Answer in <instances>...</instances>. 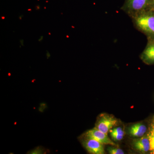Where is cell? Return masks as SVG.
Segmentation results:
<instances>
[{
  "label": "cell",
  "instance_id": "obj_1",
  "mask_svg": "<svg viewBox=\"0 0 154 154\" xmlns=\"http://www.w3.org/2000/svg\"><path fill=\"white\" fill-rule=\"evenodd\" d=\"M134 27L146 36L154 40V10L148 8L131 17Z\"/></svg>",
  "mask_w": 154,
  "mask_h": 154
},
{
  "label": "cell",
  "instance_id": "obj_2",
  "mask_svg": "<svg viewBox=\"0 0 154 154\" xmlns=\"http://www.w3.org/2000/svg\"><path fill=\"white\" fill-rule=\"evenodd\" d=\"M152 0H125L122 9L131 18L148 9Z\"/></svg>",
  "mask_w": 154,
  "mask_h": 154
},
{
  "label": "cell",
  "instance_id": "obj_3",
  "mask_svg": "<svg viewBox=\"0 0 154 154\" xmlns=\"http://www.w3.org/2000/svg\"><path fill=\"white\" fill-rule=\"evenodd\" d=\"M117 120L112 116L108 114H101L97 119L96 127L97 129L107 134L111 128L116 124Z\"/></svg>",
  "mask_w": 154,
  "mask_h": 154
},
{
  "label": "cell",
  "instance_id": "obj_4",
  "mask_svg": "<svg viewBox=\"0 0 154 154\" xmlns=\"http://www.w3.org/2000/svg\"><path fill=\"white\" fill-rule=\"evenodd\" d=\"M82 139V144L88 152L93 154H105L104 144L84 135Z\"/></svg>",
  "mask_w": 154,
  "mask_h": 154
},
{
  "label": "cell",
  "instance_id": "obj_5",
  "mask_svg": "<svg viewBox=\"0 0 154 154\" xmlns=\"http://www.w3.org/2000/svg\"><path fill=\"white\" fill-rule=\"evenodd\" d=\"M84 136L98 141L104 145L116 146V143L108 137L107 134L102 132L96 128L88 131L84 134Z\"/></svg>",
  "mask_w": 154,
  "mask_h": 154
},
{
  "label": "cell",
  "instance_id": "obj_6",
  "mask_svg": "<svg viewBox=\"0 0 154 154\" xmlns=\"http://www.w3.org/2000/svg\"><path fill=\"white\" fill-rule=\"evenodd\" d=\"M140 57L145 63L154 65V40H148L146 46Z\"/></svg>",
  "mask_w": 154,
  "mask_h": 154
},
{
  "label": "cell",
  "instance_id": "obj_7",
  "mask_svg": "<svg viewBox=\"0 0 154 154\" xmlns=\"http://www.w3.org/2000/svg\"><path fill=\"white\" fill-rule=\"evenodd\" d=\"M133 143L134 148L139 152L146 153L150 151V143L148 135L134 140Z\"/></svg>",
  "mask_w": 154,
  "mask_h": 154
},
{
  "label": "cell",
  "instance_id": "obj_8",
  "mask_svg": "<svg viewBox=\"0 0 154 154\" xmlns=\"http://www.w3.org/2000/svg\"><path fill=\"white\" fill-rule=\"evenodd\" d=\"M147 131V127L141 123H137L129 128L128 133L131 136L134 137H142Z\"/></svg>",
  "mask_w": 154,
  "mask_h": 154
},
{
  "label": "cell",
  "instance_id": "obj_9",
  "mask_svg": "<svg viewBox=\"0 0 154 154\" xmlns=\"http://www.w3.org/2000/svg\"><path fill=\"white\" fill-rule=\"evenodd\" d=\"M148 137L150 143V153L154 154V125L152 126L151 129L149 133Z\"/></svg>",
  "mask_w": 154,
  "mask_h": 154
},
{
  "label": "cell",
  "instance_id": "obj_10",
  "mask_svg": "<svg viewBox=\"0 0 154 154\" xmlns=\"http://www.w3.org/2000/svg\"><path fill=\"white\" fill-rule=\"evenodd\" d=\"M109 153L110 154H124V151L121 149L118 148L109 147L107 148Z\"/></svg>",
  "mask_w": 154,
  "mask_h": 154
},
{
  "label": "cell",
  "instance_id": "obj_11",
  "mask_svg": "<svg viewBox=\"0 0 154 154\" xmlns=\"http://www.w3.org/2000/svg\"><path fill=\"white\" fill-rule=\"evenodd\" d=\"M110 136L112 139L116 141L121 140L123 139L124 135L119 134L110 133Z\"/></svg>",
  "mask_w": 154,
  "mask_h": 154
},
{
  "label": "cell",
  "instance_id": "obj_12",
  "mask_svg": "<svg viewBox=\"0 0 154 154\" xmlns=\"http://www.w3.org/2000/svg\"><path fill=\"white\" fill-rule=\"evenodd\" d=\"M110 133L119 134L124 135V131L120 127L115 128L113 129L110 130Z\"/></svg>",
  "mask_w": 154,
  "mask_h": 154
},
{
  "label": "cell",
  "instance_id": "obj_13",
  "mask_svg": "<svg viewBox=\"0 0 154 154\" xmlns=\"http://www.w3.org/2000/svg\"><path fill=\"white\" fill-rule=\"evenodd\" d=\"M148 8L152 9L154 10V0H152Z\"/></svg>",
  "mask_w": 154,
  "mask_h": 154
}]
</instances>
